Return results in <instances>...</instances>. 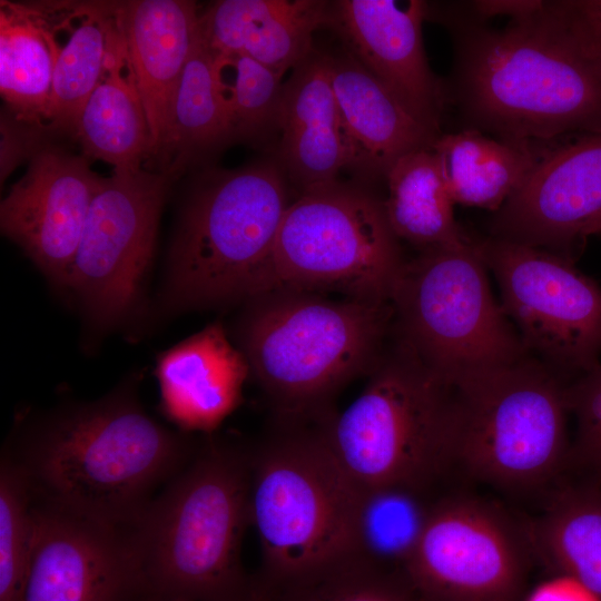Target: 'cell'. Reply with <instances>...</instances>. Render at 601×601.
Returning a JSON list of instances; mask_svg holds the SVG:
<instances>
[{"mask_svg":"<svg viewBox=\"0 0 601 601\" xmlns=\"http://www.w3.org/2000/svg\"><path fill=\"white\" fill-rule=\"evenodd\" d=\"M462 8L428 4L427 19L452 35L446 95L469 129L521 144L601 130V62L565 1H544L533 16L502 29Z\"/></svg>","mask_w":601,"mask_h":601,"instance_id":"obj_1","label":"cell"},{"mask_svg":"<svg viewBox=\"0 0 601 601\" xmlns=\"http://www.w3.org/2000/svg\"><path fill=\"white\" fill-rule=\"evenodd\" d=\"M196 449L119 392L46 417L7 455L33 497L126 529Z\"/></svg>","mask_w":601,"mask_h":601,"instance_id":"obj_2","label":"cell"},{"mask_svg":"<svg viewBox=\"0 0 601 601\" xmlns=\"http://www.w3.org/2000/svg\"><path fill=\"white\" fill-rule=\"evenodd\" d=\"M249 489V450L207 440L125 529L155 601L256 599L242 561Z\"/></svg>","mask_w":601,"mask_h":601,"instance_id":"obj_3","label":"cell"},{"mask_svg":"<svg viewBox=\"0 0 601 601\" xmlns=\"http://www.w3.org/2000/svg\"><path fill=\"white\" fill-rule=\"evenodd\" d=\"M392 326L390 300L273 288L246 300L237 336L279 417H305L326 411L336 391L370 373Z\"/></svg>","mask_w":601,"mask_h":601,"instance_id":"obj_4","label":"cell"},{"mask_svg":"<svg viewBox=\"0 0 601 601\" xmlns=\"http://www.w3.org/2000/svg\"><path fill=\"white\" fill-rule=\"evenodd\" d=\"M328 412L279 417L282 427L249 450L250 524L262 554V587L321 571L355 554L362 490L327 436Z\"/></svg>","mask_w":601,"mask_h":601,"instance_id":"obj_5","label":"cell"},{"mask_svg":"<svg viewBox=\"0 0 601 601\" xmlns=\"http://www.w3.org/2000/svg\"><path fill=\"white\" fill-rule=\"evenodd\" d=\"M288 205L275 165L207 173L184 205L171 245L168 304L206 308L257 295Z\"/></svg>","mask_w":601,"mask_h":601,"instance_id":"obj_6","label":"cell"},{"mask_svg":"<svg viewBox=\"0 0 601 601\" xmlns=\"http://www.w3.org/2000/svg\"><path fill=\"white\" fill-rule=\"evenodd\" d=\"M393 335L362 393L327 418L331 447L361 490L424 489L452 461L455 388Z\"/></svg>","mask_w":601,"mask_h":601,"instance_id":"obj_7","label":"cell"},{"mask_svg":"<svg viewBox=\"0 0 601 601\" xmlns=\"http://www.w3.org/2000/svg\"><path fill=\"white\" fill-rule=\"evenodd\" d=\"M475 239L420 250L393 286V333L457 388L526 356L492 293Z\"/></svg>","mask_w":601,"mask_h":601,"instance_id":"obj_8","label":"cell"},{"mask_svg":"<svg viewBox=\"0 0 601 601\" xmlns=\"http://www.w3.org/2000/svg\"><path fill=\"white\" fill-rule=\"evenodd\" d=\"M404 262L383 200L335 180L300 191L288 205L259 293L335 290L390 300Z\"/></svg>","mask_w":601,"mask_h":601,"instance_id":"obj_9","label":"cell"},{"mask_svg":"<svg viewBox=\"0 0 601 601\" xmlns=\"http://www.w3.org/2000/svg\"><path fill=\"white\" fill-rule=\"evenodd\" d=\"M568 411L562 378L529 355L455 388L452 460L494 484H540L565 454Z\"/></svg>","mask_w":601,"mask_h":601,"instance_id":"obj_10","label":"cell"},{"mask_svg":"<svg viewBox=\"0 0 601 601\" xmlns=\"http://www.w3.org/2000/svg\"><path fill=\"white\" fill-rule=\"evenodd\" d=\"M476 244L526 353L561 378L595 368L601 356L600 285L565 256L491 236Z\"/></svg>","mask_w":601,"mask_h":601,"instance_id":"obj_11","label":"cell"},{"mask_svg":"<svg viewBox=\"0 0 601 601\" xmlns=\"http://www.w3.org/2000/svg\"><path fill=\"white\" fill-rule=\"evenodd\" d=\"M170 181L146 168L101 179L66 286L99 325L119 322L138 300Z\"/></svg>","mask_w":601,"mask_h":601,"instance_id":"obj_12","label":"cell"},{"mask_svg":"<svg viewBox=\"0 0 601 601\" xmlns=\"http://www.w3.org/2000/svg\"><path fill=\"white\" fill-rule=\"evenodd\" d=\"M524 560L501 513L455 497L431 506L405 574L424 601H516Z\"/></svg>","mask_w":601,"mask_h":601,"instance_id":"obj_13","label":"cell"},{"mask_svg":"<svg viewBox=\"0 0 601 601\" xmlns=\"http://www.w3.org/2000/svg\"><path fill=\"white\" fill-rule=\"evenodd\" d=\"M600 233L601 130L541 151L491 221V237L571 259L589 236Z\"/></svg>","mask_w":601,"mask_h":601,"instance_id":"obj_14","label":"cell"},{"mask_svg":"<svg viewBox=\"0 0 601 601\" xmlns=\"http://www.w3.org/2000/svg\"><path fill=\"white\" fill-rule=\"evenodd\" d=\"M33 503L31 564L21 601H155L124 529Z\"/></svg>","mask_w":601,"mask_h":601,"instance_id":"obj_15","label":"cell"},{"mask_svg":"<svg viewBox=\"0 0 601 601\" xmlns=\"http://www.w3.org/2000/svg\"><path fill=\"white\" fill-rule=\"evenodd\" d=\"M101 179L89 158L41 145L1 201L2 233L58 285L67 286Z\"/></svg>","mask_w":601,"mask_h":601,"instance_id":"obj_16","label":"cell"},{"mask_svg":"<svg viewBox=\"0 0 601 601\" xmlns=\"http://www.w3.org/2000/svg\"><path fill=\"white\" fill-rule=\"evenodd\" d=\"M428 2L422 0H338L328 2L325 27L348 52L387 87L426 126L441 132L446 88L427 63L422 24Z\"/></svg>","mask_w":601,"mask_h":601,"instance_id":"obj_17","label":"cell"},{"mask_svg":"<svg viewBox=\"0 0 601 601\" xmlns=\"http://www.w3.org/2000/svg\"><path fill=\"white\" fill-rule=\"evenodd\" d=\"M157 164L170 131L176 91L195 40L200 13L194 1L135 0L116 3Z\"/></svg>","mask_w":601,"mask_h":601,"instance_id":"obj_18","label":"cell"},{"mask_svg":"<svg viewBox=\"0 0 601 601\" xmlns=\"http://www.w3.org/2000/svg\"><path fill=\"white\" fill-rule=\"evenodd\" d=\"M328 71L348 145L349 168L368 178H385L401 157L432 149L442 135L416 118L348 52L328 55Z\"/></svg>","mask_w":601,"mask_h":601,"instance_id":"obj_19","label":"cell"},{"mask_svg":"<svg viewBox=\"0 0 601 601\" xmlns=\"http://www.w3.org/2000/svg\"><path fill=\"white\" fill-rule=\"evenodd\" d=\"M279 158L300 190L336 180L349 166L348 145L328 71V55L313 49L283 85Z\"/></svg>","mask_w":601,"mask_h":601,"instance_id":"obj_20","label":"cell"},{"mask_svg":"<svg viewBox=\"0 0 601 601\" xmlns=\"http://www.w3.org/2000/svg\"><path fill=\"white\" fill-rule=\"evenodd\" d=\"M249 373L223 325L210 324L159 355L161 408L186 431H211L239 404Z\"/></svg>","mask_w":601,"mask_h":601,"instance_id":"obj_21","label":"cell"},{"mask_svg":"<svg viewBox=\"0 0 601 601\" xmlns=\"http://www.w3.org/2000/svg\"><path fill=\"white\" fill-rule=\"evenodd\" d=\"M329 1L221 0L200 13V35L217 53H239L280 76L314 49Z\"/></svg>","mask_w":601,"mask_h":601,"instance_id":"obj_22","label":"cell"},{"mask_svg":"<svg viewBox=\"0 0 601 601\" xmlns=\"http://www.w3.org/2000/svg\"><path fill=\"white\" fill-rule=\"evenodd\" d=\"M73 136L83 156L117 171L144 168L150 160V134L118 18L105 71L87 100Z\"/></svg>","mask_w":601,"mask_h":601,"instance_id":"obj_23","label":"cell"},{"mask_svg":"<svg viewBox=\"0 0 601 601\" xmlns=\"http://www.w3.org/2000/svg\"><path fill=\"white\" fill-rule=\"evenodd\" d=\"M433 151L455 204L497 211L520 187L542 150L493 139L476 129L442 134Z\"/></svg>","mask_w":601,"mask_h":601,"instance_id":"obj_24","label":"cell"},{"mask_svg":"<svg viewBox=\"0 0 601 601\" xmlns=\"http://www.w3.org/2000/svg\"><path fill=\"white\" fill-rule=\"evenodd\" d=\"M35 6L1 1L0 91L19 122L46 128L60 46L56 29Z\"/></svg>","mask_w":601,"mask_h":601,"instance_id":"obj_25","label":"cell"},{"mask_svg":"<svg viewBox=\"0 0 601 601\" xmlns=\"http://www.w3.org/2000/svg\"><path fill=\"white\" fill-rule=\"evenodd\" d=\"M233 141L215 70V53L200 35L185 65L171 111L170 131L157 171L171 180Z\"/></svg>","mask_w":601,"mask_h":601,"instance_id":"obj_26","label":"cell"},{"mask_svg":"<svg viewBox=\"0 0 601 601\" xmlns=\"http://www.w3.org/2000/svg\"><path fill=\"white\" fill-rule=\"evenodd\" d=\"M385 180L384 211L398 239L424 250L467 238L455 220L454 203L433 149L401 157L388 169Z\"/></svg>","mask_w":601,"mask_h":601,"instance_id":"obj_27","label":"cell"},{"mask_svg":"<svg viewBox=\"0 0 601 601\" xmlns=\"http://www.w3.org/2000/svg\"><path fill=\"white\" fill-rule=\"evenodd\" d=\"M77 23L60 47L51 83L46 128L73 136L80 114L105 71L108 49L117 26L115 3L76 7Z\"/></svg>","mask_w":601,"mask_h":601,"instance_id":"obj_28","label":"cell"},{"mask_svg":"<svg viewBox=\"0 0 601 601\" xmlns=\"http://www.w3.org/2000/svg\"><path fill=\"white\" fill-rule=\"evenodd\" d=\"M421 490L401 485L362 490L355 531L357 556L378 569L405 574L431 509Z\"/></svg>","mask_w":601,"mask_h":601,"instance_id":"obj_29","label":"cell"},{"mask_svg":"<svg viewBox=\"0 0 601 601\" xmlns=\"http://www.w3.org/2000/svg\"><path fill=\"white\" fill-rule=\"evenodd\" d=\"M536 542L562 574L601 599V496H562L539 523Z\"/></svg>","mask_w":601,"mask_h":601,"instance_id":"obj_30","label":"cell"},{"mask_svg":"<svg viewBox=\"0 0 601 601\" xmlns=\"http://www.w3.org/2000/svg\"><path fill=\"white\" fill-rule=\"evenodd\" d=\"M258 601H424L403 573L378 569L356 554L309 575L260 587Z\"/></svg>","mask_w":601,"mask_h":601,"instance_id":"obj_31","label":"cell"},{"mask_svg":"<svg viewBox=\"0 0 601 601\" xmlns=\"http://www.w3.org/2000/svg\"><path fill=\"white\" fill-rule=\"evenodd\" d=\"M214 53L233 141L262 140L278 129L283 76L245 55Z\"/></svg>","mask_w":601,"mask_h":601,"instance_id":"obj_32","label":"cell"},{"mask_svg":"<svg viewBox=\"0 0 601 601\" xmlns=\"http://www.w3.org/2000/svg\"><path fill=\"white\" fill-rule=\"evenodd\" d=\"M33 531L29 483L4 454L0 466V601H21L31 564Z\"/></svg>","mask_w":601,"mask_h":601,"instance_id":"obj_33","label":"cell"},{"mask_svg":"<svg viewBox=\"0 0 601 601\" xmlns=\"http://www.w3.org/2000/svg\"><path fill=\"white\" fill-rule=\"evenodd\" d=\"M566 397L578 420L581 450L601 464V363L566 386Z\"/></svg>","mask_w":601,"mask_h":601,"instance_id":"obj_34","label":"cell"},{"mask_svg":"<svg viewBox=\"0 0 601 601\" xmlns=\"http://www.w3.org/2000/svg\"><path fill=\"white\" fill-rule=\"evenodd\" d=\"M39 128L19 122L14 118H1V180L24 157H31L42 145L38 137Z\"/></svg>","mask_w":601,"mask_h":601,"instance_id":"obj_35","label":"cell"},{"mask_svg":"<svg viewBox=\"0 0 601 601\" xmlns=\"http://www.w3.org/2000/svg\"><path fill=\"white\" fill-rule=\"evenodd\" d=\"M577 31L601 62V0L565 1Z\"/></svg>","mask_w":601,"mask_h":601,"instance_id":"obj_36","label":"cell"},{"mask_svg":"<svg viewBox=\"0 0 601 601\" xmlns=\"http://www.w3.org/2000/svg\"><path fill=\"white\" fill-rule=\"evenodd\" d=\"M462 2L463 9L473 18L486 22L494 17H510L511 21L526 19L544 4L541 0H476Z\"/></svg>","mask_w":601,"mask_h":601,"instance_id":"obj_37","label":"cell"},{"mask_svg":"<svg viewBox=\"0 0 601 601\" xmlns=\"http://www.w3.org/2000/svg\"><path fill=\"white\" fill-rule=\"evenodd\" d=\"M525 601H601L574 578L562 574L538 585Z\"/></svg>","mask_w":601,"mask_h":601,"instance_id":"obj_38","label":"cell"},{"mask_svg":"<svg viewBox=\"0 0 601 601\" xmlns=\"http://www.w3.org/2000/svg\"><path fill=\"white\" fill-rule=\"evenodd\" d=\"M254 601H258V595L256 597V599Z\"/></svg>","mask_w":601,"mask_h":601,"instance_id":"obj_39","label":"cell"}]
</instances>
